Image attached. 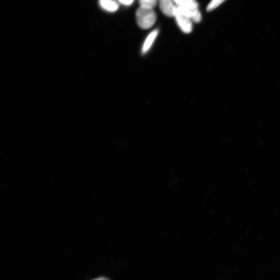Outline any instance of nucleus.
<instances>
[{"label":"nucleus","mask_w":280,"mask_h":280,"mask_svg":"<svg viewBox=\"0 0 280 280\" xmlns=\"http://www.w3.org/2000/svg\"><path fill=\"white\" fill-rule=\"evenodd\" d=\"M138 25L143 29H148L154 26L157 20V14L153 9L140 6L136 13Z\"/></svg>","instance_id":"f257e3e1"},{"label":"nucleus","mask_w":280,"mask_h":280,"mask_svg":"<svg viewBox=\"0 0 280 280\" xmlns=\"http://www.w3.org/2000/svg\"><path fill=\"white\" fill-rule=\"evenodd\" d=\"M175 14H181L191 18L194 23H199L202 17L199 8H191L175 5L174 17Z\"/></svg>","instance_id":"f03ea898"},{"label":"nucleus","mask_w":280,"mask_h":280,"mask_svg":"<svg viewBox=\"0 0 280 280\" xmlns=\"http://www.w3.org/2000/svg\"><path fill=\"white\" fill-rule=\"evenodd\" d=\"M176 22L179 27L185 34H190L193 30L192 20L181 14H175L174 15Z\"/></svg>","instance_id":"7ed1b4c3"},{"label":"nucleus","mask_w":280,"mask_h":280,"mask_svg":"<svg viewBox=\"0 0 280 280\" xmlns=\"http://www.w3.org/2000/svg\"><path fill=\"white\" fill-rule=\"evenodd\" d=\"M162 13L169 17H174L175 4L173 0H158Z\"/></svg>","instance_id":"20e7f679"},{"label":"nucleus","mask_w":280,"mask_h":280,"mask_svg":"<svg viewBox=\"0 0 280 280\" xmlns=\"http://www.w3.org/2000/svg\"><path fill=\"white\" fill-rule=\"evenodd\" d=\"M159 30L155 29L147 37L142 46V53L146 54L151 48L156 39L159 35Z\"/></svg>","instance_id":"39448f33"},{"label":"nucleus","mask_w":280,"mask_h":280,"mask_svg":"<svg viewBox=\"0 0 280 280\" xmlns=\"http://www.w3.org/2000/svg\"><path fill=\"white\" fill-rule=\"evenodd\" d=\"M175 5L191 8H199V3L196 0H173Z\"/></svg>","instance_id":"423d86ee"},{"label":"nucleus","mask_w":280,"mask_h":280,"mask_svg":"<svg viewBox=\"0 0 280 280\" xmlns=\"http://www.w3.org/2000/svg\"><path fill=\"white\" fill-rule=\"evenodd\" d=\"M100 4L102 7L110 12H114L119 8L117 3L113 0H100Z\"/></svg>","instance_id":"0eeeda50"},{"label":"nucleus","mask_w":280,"mask_h":280,"mask_svg":"<svg viewBox=\"0 0 280 280\" xmlns=\"http://www.w3.org/2000/svg\"><path fill=\"white\" fill-rule=\"evenodd\" d=\"M141 7L153 9L157 6L158 0H139Z\"/></svg>","instance_id":"6e6552de"},{"label":"nucleus","mask_w":280,"mask_h":280,"mask_svg":"<svg viewBox=\"0 0 280 280\" xmlns=\"http://www.w3.org/2000/svg\"><path fill=\"white\" fill-rule=\"evenodd\" d=\"M225 0H212L210 3L206 7L207 12L212 11L213 9L219 6Z\"/></svg>","instance_id":"1a4fd4ad"},{"label":"nucleus","mask_w":280,"mask_h":280,"mask_svg":"<svg viewBox=\"0 0 280 280\" xmlns=\"http://www.w3.org/2000/svg\"><path fill=\"white\" fill-rule=\"evenodd\" d=\"M119 1L123 5H130L133 2V0H119Z\"/></svg>","instance_id":"9d476101"},{"label":"nucleus","mask_w":280,"mask_h":280,"mask_svg":"<svg viewBox=\"0 0 280 280\" xmlns=\"http://www.w3.org/2000/svg\"><path fill=\"white\" fill-rule=\"evenodd\" d=\"M94 280H109L106 278L101 277Z\"/></svg>","instance_id":"9b49d317"}]
</instances>
